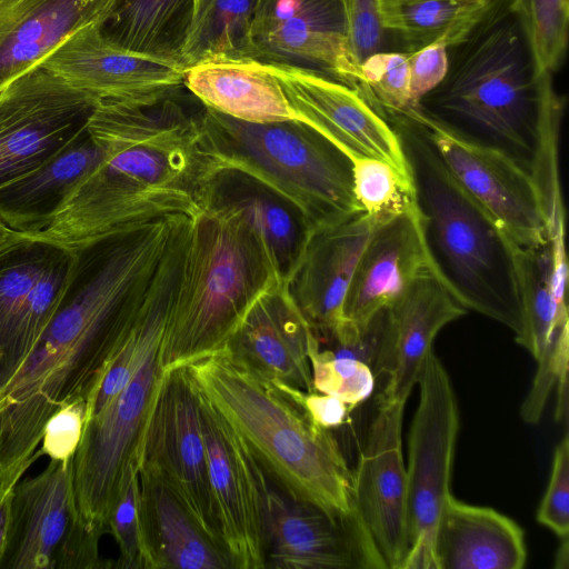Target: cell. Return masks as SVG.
<instances>
[{"label": "cell", "mask_w": 569, "mask_h": 569, "mask_svg": "<svg viewBox=\"0 0 569 569\" xmlns=\"http://www.w3.org/2000/svg\"><path fill=\"white\" fill-rule=\"evenodd\" d=\"M147 276L143 261L123 246L72 250L54 313L0 387V466L33 455L57 411L92 398L137 318Z\"/></svg>", "instance_id": "obj_1"}, {"label": "cell", "mask_w": 569, "mask_h": 569, "mask_svg": "<svg viewBox=\"0 0 569 569\" xmlns=\"http://www.w3.org/2000/svg\"><path fill=\"white\" fill-rule=\"evenodd\" d=\"M184 368L276 488L331 515L356 516L352 470L331 430L318 426L301 403L305 391L258 376L224 348Z\"/></svg>", "instance_id": "obj_2"}, {"label": "cell", "mask_w": 569, "mask_h": 569, "mask_svg": "<svg viewBox=\"0 0 569 569\" xmlns=\"http://www.w3.org/2000/svg\"><path fill=\"white\" fill-rule=\"evenodd\" d=\"M281 277L246 210L214 190L188 228L161 346L163 371L223 349L253 301Z\"/></svg>", "instance_id": "obj_3"}, {"label": "cell", "mask_w": 569, "mask_h": 569, "mask_svg": "<svg viewBox=\"0 0 569 569\" xmlns=\"http://www.w3.org/2000/svg\"><path fill=\"white\" fill-rule=\"evenodd\" d=\"M553 88L552 73L537 64L515 0H498L448 48L443 80L418 106L511 154L531 157L543 101Z\"/></svg>", "instance_id": "obj_4"}, {"label": "cell", "mask_w": 569, "mask_h": 569, "mask_svg": "<svg viewBox=\"0 0 569 569\" xmlns=\"http://www.w3.org/2000/svg\"><path fill=\"white\" fill-rule=\"evenodd\" d=\"M416 189L430 256L438 274L467 309L509 328L521 313L512 241L463 190L432 146L407 119L395 116Z\"/></svg>", "instance_id": "obj_5"}, {"label": "cell", "mask_w": 569, "mask_h": 569, "mask_svg": "<svg viewBox=\"0 0 569 569\" xmlns=\"http://www.w3.org/2000/svg\"><path fill=\"white\" fill-rule=\"evenodd\" d=\"M203 141L219 177L236 173L273 193L307 228L361 211L348 158L298 120L247 122L203 107Z\"/></svg>", "instance_id": "obj_6"}, {"label": "cell", "mask_w": 569, "mask_h": 569, "mask_svg": "<svg viewBox=\"0 0 569 569\" xmlns=\"http://www.w3.org/2000/svg\"><path fill=\"white\" fill-rule=\"evenodd\" d=\"M87 131L101 151L100 166L134 184L184 192L204 207L220 178L200 116L173 97L150 106L101 101Z\"/></svg>", "instance_id": "obj_7"}, {"label": "cell", "mask_w": 569, "mask_h": 569, "mask_svg": "<svg viewBox=\"0 0 569 569\" xmlns=\"http://www.w3.org/2000/svg\"><path fill=\"white\" fill-rule=\"evenodd\" d=\"M161 346L144 357L127 386L86 420L71 459L72 489L82 525L102 537L122 486L140 459L147 426L164 375Z\"/></svg>", "instance_id": "obj_8"}, {"label": "cell", "mask_w": 569, "mask_h": 569, "mask_svg": "<svg viewBox=\"0 0 569 569\" xmlns=\"http://www.w3.org/2000/svg\"><path fill=\"white\" fill-rule=\"evenodd\" d=\"M392 114L419 130L456 181L513 243L537 247L547 242L540 193L529 167L520 159L465 133L420 106Z\"/></svg>", "instance_id": "obj_9"}, {"label": "cell", "mask_w": 569, "mask_h": 569, "mask_svg": "<svg viewBox=\"0 0 569 569\" xmlns=\"http://www.w3.org/2000/svg\"><path fill=\"white\" fill-rule=\"evenodd\" d=\"M419 403L408 438L409 550L401 569H437L435 541L450 492L460 428L450 376L432 350L420 372Z\"/></svg>", "instance_id": "obj_10"}, {"label": "cell", "mask_w": 569, "mask_h": 569, "mask_svg": "<svg viewBox=\"0 0 569 569\" xmlns=\"http://www.w3.org/2000/svg\"><path fill=\"white\" fill-rule=\"evenodd\" d=\"M100 538L79 518L71 460H49L16 487L0 569L113 568L100 555Z\"/></svg>", "instance_id": "obj_11"}, {"label": "cell", "mask_w": 569, "mask_h": 569, "mask_svg": "<svg viewBox=\"0 0 569 569\" xmlns=\"http://www.w3.org/2000/svg\"><path fill=\"white\" fill-rule=\"evenodd\" d=\"M99 102L41 66L8 83L0 92V188L74 140Z\"/></svg>", "instance_id": "obj_12"}, {"label": "cell", "mask_w": 569, "mask_h": 569, "mask_svg": "<svg viewBox=\"0 0 569 569\" xmlns=\"http://www.w3.org/2000/svg\"><path fill=\"white\" fill-rule=\"evenodd\" d=\"M196 389L210 487L224 550L232 569H264L268 478L239 432Z\"/></svg>", "instance_id": "obj_13"}, {"label": "cell", "mask_w": 569, "mask_h": 569, "mask_svg": "<svg viewBox=\"0 0 569 569\" xmlns=\"http://www.w3.org/2000/svg\"><path fill=\"white\" fill-rule=\"evenodd\" d=\"M140 467L154 471L206 535L224 550L210 487L197 389L184 367L164 371L147 426Z\"/></svg>", "instance_id": "obj_14"}, {"label": "cell", "mask_w": 569, "mask_h": 569, "mask_svg": "<svg viewBox=\"0 0 569 569\" xmlns=\"http://www.w3.org/2000/svg\"><path fill=\"white\" fill-rule=\"evenodd\" d=\"M405 405L378 399L352 470L353 511L382 569H401L409 550Z\"/></svg>", "instance_id": "obj_15"}, {"label": "cell", "mask_w": 569, "mask_h": 569, "mask_svg": "<svg viewBox=\"0 0 569 569\" xmlns=\"http://www.w3.org/2000/svg\"><path fill=\"white\" fill-rule=\"evenodd\" d=\"M249 41V59L311 70L361 93L343 0H258Z\"/></svg>", "instance_id": "obj_16"}, {"label": "cell", "mask_w": 569, "mask_h": 569, "mask_svg": "<svg viewBox=\"0 0 569 569\" xmlns=\"http://www.w3.org/2000/svg\"><path fill=\"white\" fill-rule=\"evenodd\" d=\"M266 66L280 83L298 121L316 130L346 157L378 158L412 178L399 133L358 90L311 70Z\"/></svg>", "instance_id": "obj_17"}, {"label": "cell", "mask_w": 569, "mask_h": 569, "mask_svg": "<svg viewBox=\"0 0 569 569\" xmlns=\"http://www.w3.org/2000/svg\"><path fill=\"white\" fill-rule=\"evenodd\" d=\"M102 27L77 31L39 66L100 102L150 106L173 97L183 86L181 64L126 49Z\"/></svg>", "instance_id": "obj_18"}, {"label": "cell", "mask_w": 569, "mask_h": 569, "mask_svg": "<svg viewBox=\"0 0 569 569\" xmlns=\"http://www.w3.org/2000/svg\"><path fill=\"white\" fill-rule=\"evenodd\" d=\"M202 210L188 193L134 184L99 162L70 191L48 228L36 236L73 247L172 214L194 218Z\"/></svg>", "instance_id": "obj_19"}, {"label": "cell", "mask_w": 569, "mask_h": 569, "mask_svg": "<svg viewBox=\"0 0 569 569\" xmlns=\"http://www.w3.org/2000/svg\"><path fill=\"white\" fill-rule=\"evenodd\" d=\"M266 568L381 569L356 516L338 517L270 486Z\"/></svg>", "instance_id": "obj_20"}, {"label": "cell", "mask_w": 569, "mask_h": 569, "mask_svg": "<svg viewBox=\"0 0 569 569\" xmlns=\"http://www.w3.org/2000/svg\"><path fill=\"white\" fill-rule=\"evenodd\" d=\"M376 224L363 211H358L339 221L307 229L286 280L319 340L330 339L347 322L345 298Z\"/></svg>", "instance_id": "obj_21"}, {"label": "cell", "mask_w": 569, "mask_h": 569, "mask_svg": "<svg viewBox=\"0 0 569 569\" xmlns=\"http://www.w3.org/2000/svg\"><path fill=\"white\" fill-rule=\"evenodd\" d=\"M313 336L286 277H281L253 301L224 349L237 363L258 376L312 392L308 352Z\"/></svg>", "instance_id": "obj_22"}, {"label": "cell", "mask_w": 569, "mask_h": 569, "mask_svg": "<svg viewBox=\"0 0 569 569\" xmlns=\"http://www.w3.org/2000/svg\"><path fill=\"white\" fill-rule=\"evenodd\" d=\"M467 311L436 271L418 276L387 308L385 342L376 370V379L382 377L385 385L378 399L406 403L437 335Z\"/></svg>", "instance_id": "obj_23"}, {"label": "cell", "mask_w": 569, "mask_h": 569, "mask_svg": "<svg viewBox=\"0 0 569 569\" xmlns=\"http://www.w3.org/2000/svg\"><path fill=\"white\" fill-rule=\"evenodd\" d=\"M427 270L437 272L417 204L376 224L347 291L345 318L365 325L378 311L391 306Z\"/></svg>", "instance_id": "obj_24"}, {"label": "cell", "mask_w": 569, "mask_h": 569, "mask_svg": "<svg viewBox=\"0 0 569 569\" xmlns=\"http://www.w3.org/2000/svg\"><path fill=\"white\" fill-rule=\"evenodd\" d=\"M119 0H0V92L64 40L104 24Z\"/></svg>", "instance_id": "obj_25"}, {"label": "cell", "mask_w": 569, "mask_h": 569, "mask_svg": "<svg viewBox=\"0 0 569 569\" xmlns=\"http://www.w3.org/2000/svg\"><path fill=\"white\" fill-rule=\"evenodd\" d=\"M139 509L147 569H232L227 552L146 467L139 468Z\"/></svg>", "instance_id": "obj_26"}, {"label": "cell", "mask_w": 569, "mask_h": 569, "mask_svg": "<svg viewBox=\"0 0 569 569\" xmlns=\"http://www.w3.org/2000/svg\"><path fill=\"white\" fill-rule=\"evenodd\" d=\"M437 569H521L527 548L521 527L501 512L448 497L435 541Z\"/></svg>", "instance_id": "obj_27"}, {"label": "cell", "mask_w": 569, "mask_h": 569, "mask_svg": "<svg viewBox=\"0 0 569 569\" xmlns=\"http://www.w3.org/2000/svg\"><path fill=\"white\" fill-rule=\"evenodd\" d=\"M183 86L209 109L247 122L297 120L276 77L252 59H213L183 71Z\"/></svg>", "instance_id": "obj_28"}, {"label": "cell", "mask_w": 569, "mask_h": 569, "mask_svg": "<svg viewBox=\"0 0 569 569\" xmlns=\"http://www.w3.org/2000/svg\"><path fill=\"white\" fill-rule=\"evenodd\" d=\"M101 157L86 127L46 163L0 188V220L17 232H42L70 191L100 162Z\"/></svg>", "instance_id": "obj_29"}, {"label": "cell", "mask_w": 569, "mask_h": 569, "mask_svg": "<svg viewBox=\"0 0 569 569\" xmlns=\"http://www.w3.org/2000/svg\"><path fill=\"white\" fill-rule=\"evenodd\" d=\"M498 0H377L386 34L402 53L439 43L450 48L462 41Z\"/></svg>", "instance_id": "obj_30"}, {"label": "cell", "mask_w": 569, "mask_h": 569, "mask_svg": "<svg viewBox=\"0 0 569 569\" xmlns=\"http://www.w3.org/2000/svg\"><path fill=\"white\" fill-rule=\"evenodd\" d=\"M193 12L194 0H119L102 31L126 49L180 64Z\"/></svg>", "instance_id": "obj_31"}, {"label": "cell", "mask_w": 569, "mask_h": 569, "mask_svg": "<svg viewBox=\"0 0 569 569\" xmlns=\"http://www.w3.org/2000/svg\"><path fill=\"white\" fill-rule=\"evenodd\" d=\"M512 261L521 313V331L515 340L537 360L555 336L568 330V308L555 292L547 242L512 243Z\"/></svg>", "instance_id": "obj_32"}, {"label": "cell", "mask_w": 569, "mask_h": 569, "mask_svg": "<svg viewBox=\"0 0 569 569\" xmlns=\"http://www.w3.org/2000/svg\"><path fill=\"white\" fill-rule=\"evenodd\" d=\"M258 0H196L180 54L183 69L213 59H249Z\"/></svg>", "instance_id": "obj_33"}, {"label": "cell", "mask_w": 569, "mask_h": 569, "mask_svg": "<svg viewBox=\"0 0 569 569\" xmlns=\"http://www.w3.org/2000/svg\"><path fill=\"white\" fill-rule=\"evenodd\" d=\"M67 247L13 230L0 241V358L30 288Z\"/></svg>", "instance_id": "obj_34"}, {"label": "cell", "mask_w": 569, "mask_h": 569, "mask_svg": "<svg viewBox=\"0 0 569 569\" xmlns=\"http://www.w3.org/2000/svg\"><path fill=\"white\" fill-rule=\"evenodd\" d=\"M71 259L72 249L67 247L27 293L0 358V387L28 357L49 323L67 283Z\"/></svg>", "instance_id": "obj_35"}, {"label": "cell", "mask_w": 569, "mask_h": 569, "mask_svg": "<svg viewBox=\"0 0 569 569\" xmlns=\"http://www.w3.org/2000/svg\"><path fill=\"white\" fill-rule=\"evenodd\" d=\"M347 158L355 199L373 222L382 223L417 206L413 178L378 158L362 154Z\"/></svg>", "instance_id": "obj_36"}, {"label": "cell", "mask_w": 569, "mask_h": 569, "mask_svg": "<svg viewBox=\"0 0 569 569\" xmlns=\"http://www.w3.org/2000/svg\"><path fill=\"white\" fill-rule=\"evenodd\" d=\"M253 184L256 191L251 182L252 188L238 196H226L217 188L216 191L246 210L286 277L302 248L308 228L300 214L287 202L254 182Z\"/></svg>", "instance_id": "obj_37"}, {"label": "cell", "mask_w": 569, "mask_h": 569, "mask_svg": "<svg viewBox=\"0 0 569 569\" xmlns=\"http://www.w3.org/2000/svg\"><path fill=\"white\" fill-rule=\"evenodd\" d=\"M308 356L313 391L339 398L350 411L373 392L376 377L371 368L329 347L322 348L316 335Z\"/></svg>", "instance_id": "obj_38"}, {"label": "cell", "mask_w": 569, "mask_h": 569, "mask_svg": "<svg viewBox=\"0 0 569 569\" xmlns=\"http://www.w3.org/2000/svg\"><path fill=\"white\" fill-rule=\"evenodd\" d=\"M540 70L553 73L568 48L569 0H515Z\"/></svg>", "instance_id": "obj_39"}, {"label": "cell", "mask_w": 569, "mask_h": 569, "mask_svg": "<svg viewBox=\"0 0 569 569\" xmlns=\"http://www.w3.org/2000/svg\"><path fill=\"white\" fill-rule=\"evenodd\" d=\"M361 94L382 116L412 107L409 63L402 52H375L359 66Z\"/></svg>", "instance_id": "obj_40"}, {"label": "cell", "mask_w": 569, "mask_h": 569, "mask_svg": "<svg viewBox=\"0 0 569 569\" xmlns=\"http://www.w3.org/2000/svg\"><path fill=\"white\" fill-rule=\"evenodd\" d=\"M119 557L117 569H147L139 509V468L128 475L108 519Z\"/></svg>", "instance_id": "obj_41"}, {"label": "cell", "mask_w": 569, "mask_h": 569, "mask_svg": "<svg viewBox=\"0 0 569 569\" xmlns=\"http://www.w3.org/2000/svg\"><path fill=\"white\" fill-rule=\"evenodd\" d=\"M569 330L555 336L537 359L538 369L530 392L526 397L520 415L527 423H538L551 389L568 379Z\"/></svg>", "instance_id": "obj_42"}, {"label": "cell", "mask_w": 569, "mask_h": 569, "mask_svg": "<svg viewBox=\"0 0 569 569\" xmlns=\"http://www.w3.org/2000/svg\"><path fill=\"white\" fill-rule=\"evenodd\" d=\"M537 520L558 538L569 536V436L556 447L547 490L537 511Z\"/></svg>", "instance_id": "obj_43"}, {"label": "cell", "mask_w": 569, "mask_h": 569, "mask_svg": "<svg viewBox=\"0 0 569 569\" xmlns=\"http://www.w3.org/2000/svg\"><path fill=\"white\" fill-rule=\"evenodd\" d=\"M347 20V44L352 64L381 51L386 32L381 27L377 0H343Z\"/></svg>", "instance_id": "obj_44"}, {"label": "cell", "mask_w": 569, "mask_h": 569, "mask_svg": "<svg viewBox=\"0 0 569 569\" xmlns=\"http://www.w3.org/2000/svg\"><path fill=\"white\" fill-rule=\"evenodd\" d=\"M87 401H73L57 411L46 423L40 451L49 460H71L82 438Z\"/></svg>", "instance_id": "obj_45"}, {"label": "cell", "mask_w": 569, "mask_h": 569, "mask_svg": "<svg viewBox=\"0 0 569 569\" xmlns=\"http://www.w3.org/2000/svg\"><path fill=\"white\" fill-rule=\"evenodd\" d=\"M408 57L410 96L412 107L443 80L448 70V48L433 43Z\"/></svg>", "instance_id": "obj_46"}, {"label": "cell", "mask_w": 569, "mask_h": 569, "mask_svg": "<svg viewBox=\"0 0 569 569\" xmlns=\"http://www.w3.org/2000/svg\"><path fill=\"white\" fill-rule=\"evenodd\" d=\"M41 457H43V455L38 447L37 451L26 459L8 466H0V565L4 552L11 503L16 487L27 471Z\"/></svg>", "instance_id": "obj_47"}, {"label": "cell", "mask_w": 569, "mask_h": 569, "mask_svg": "<svg viewBox=\"0 0 569 569\" xmlns=\"http://www.w3.org/2000/svg\"><path fill=\"white\" fill-rule=\"evenodd\" d=\"M300 401L312 420L329 430L341 426L350 412L339 398L317 391L302 392Z\"/></svg>", "instance_id": "obj_48"}, {"label": "cell", "mask_w": 569, "mask_h": 569, "mask_svg": "<svg viewBox=\"0 0 569 569\" xmlns=\"http://www.w3.org/2000/svg\"><path fill=\"white\" fill-rule=\"evenodd\" d=\"M568 550H569V546H568V537L566 538H560V546L557 550V556H556V568H560V569H567L568 568Z\"/></svg>", "instance_id": "obj_49"}, {"label": "cell", "mask_w": 569, "mask_h": 569, "mask_svg": "<svg viewBox=\"0 0 569 569\" xmlns=\"http://www.w3.org/2000/svg\"><path fill=\"white\" fill-rule=\"evenodd\" d=\"M11 230L0 220V241L4 239Z\"/></svg>", "instance_id": "obj_50"}, {"label": "cell", "mask_w": 569, "mask_h": 569, "mask_svg": "<svg viewBox=\"0 0 569 569\" xmlns=\"http://www.w3.org/2000/svg\"><path fill=\"white\" fill-rule=\"evenodd\" d=\"M194 3H196V0H194Z\"/></svg>", "instance_id": "obj_51"}]
</instances>
